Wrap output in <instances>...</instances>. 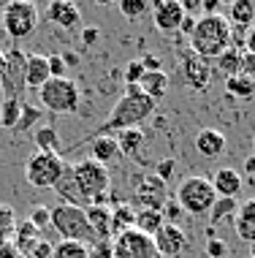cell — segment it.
Listing matches in <instances>:
<instances>
[{
  "label": "cell",
  "mask_w": 255,
  "mask_h": 258,
  "mask_svg": "<svg viewBox=\"0 0 255 258\" xmlns=\"http://www.w3.org/2000/svg\"><path fill=\"white\" fill-rule=\"evenodd\" d=\"M84 215H87V223H90V228H93V234L98 236V239H112V209L106 204L87 207Z\"/></svg>",
  "instance_id": "44dd1931"
},
{
  "label": "cell",
  "mask_w": 255,
  "mask_h": 258,
  "mask_svg": "<svg viewBox=\"0 0 255 258\" xmlns=\"http://www.w3.org/2000/svg\"><path fill=\"white\" fill-rule=\"evenodd\" d=\"M49 79H52V74H49V62H46L44 54H27V60H25V87H30L38 93Z\"/></svg>",
  "instance_id": "e0dca14e"
},
{
  "label": "cell",
  "mask_w": 255,
  "mask_h": 258,
  "mask_svg": "<svg viewBox=\"0 0 255 258\" xmlns=\"http://www.w3.org/2000/svg\"><path fill=\"white\" fill-rule=\"evenodd\" d=\"M54 193L60 196V204H71V207H79V209H87L90 201L84 199V193L79 190L76 179H73L71 169L63 171V177H60V182L54 185Z\"/></svg>",
  "instance_id": "d6986e66"
},
{
  "label": "cell",
  "mask_w": 255,
  "mask_h": 258,
  "mask_svg": "<svg viewBox=\"0 0 255 258\" xmlns=\"http://www.w3.org/2000/svg\"><path fill=\"white\" fill-rule=\"evenodd\" d=\"M155 106L157 103L149 101L139 90V85H125L122 98L112 106L106 122L95 131V136H112V134H120V131H128V128H141L155 114Z\"/></svg>",
  "instance_id": "6da1fadb"
},
{
  "label": "cell",
  "mask_w": 255,
  "mask_h": 258,
  "mask_svg": "<svg viewBox=\"0 0 255 258\" xmlns=\"http://www.w3.org/2000/svg\"><path fill=\"white\" fill-rule=\"evenodd\" d=\"M41 22V11L36 3H27V0H11V3L3 6L0 11V25L9 33V38L22 41L27 36L36 33V27Z\"/></svg>",
  "instance_id": "52a82bcc"
},
{
  "label": "cell",
  "mask_w": 255,
  "mask_h": 258,
  "mask_svg": "<svg viewBox=\"0 0 255 258\" xmlns=\"http://www.w3.org/2000/svg\"><path fill=\"white\" fill-rule=\"evenodd\" d=\"M149 11V3L147 0H120V14L128 19H139Z\"/></svg>",
  "instance_id": "8d00e7d4"
},
{
  "label": "cell",
  "mask_w": 255,
  "mask_h": 258,
  "mask_svg": "<svg viewBox=\"0 0 255 258\" xmlns=\"http://www.w3.org/2000/svg\"><path fill=\"white\" fill-rule=\"evenodd\" d=\"M63 60H65V66H79V54H73V52L63 54Z\"/></svg>",
  "instance_id": "f5cc1de1"
},
{
  "label": "cell",
  "mask_w": 255,
  "mask_h": 258,
  "mask_svg": "<svg viewBox=\"0 0 255 258\" xmlns=\"http://www.w3.org/2000/svg\"><path fill=\"white\" fill-rule=\"evenodd\" d=\"M46 62H49V74H52V79H65V60H63V54H49L46 57Z\"/></svg>",
  "instance_id": "60d3db41"
},
{
  "label": "cell",
  "mask_w": 255,
  "mask_h": 258,
  "mask_svg": "<svg viewBox=\"0 0 255 258\" xmlns=\"http://www.w3.org/2000/svg\"><path fill=\"white\" fill-rule=\"evenodd\" d=\"M25 258H52V245L44 239V236H41V239L33 245V250H30Z\"/></svg>",
  "instance_id": "bcb514c9"
},
{
  "label": "cell",
  "mask_w": 255,
  "mask_h": 258,
  "mask_svg": "<svg viewBox=\"0 0 255 258\" xmlns=\"http://www.w3.org/2000/svg\"><path fill=\"white\" fill-rule=\"evenodd\" d=\"M212 187H215L217 199H236L239 193H242V174H239L236 169H217L215 174H212Z\"/></svg>",
  "instance_id": "2e32d148"
},
{
  "label": "cell",
  "mask_w": 255,
  "mask_h": 258,
  "mask_svg": "<svg viewBox=\"0 0 255 258\" xmlns=\"http://www.w3.org/2000/svg\"><path fill=\"white\" fill-rule=\"evenodd\" d=\"M3 66H6V54L0 52V74H3Z\"/></svg>",
  "instance_id": "db71d44e"
},
{
  "label": "cell",
  "mask_w": 255,
  "mask_h": 258,
  "mask_svg": "<svg viewBox=\"0 0 255 258\" xmlns=\"http://www.w3.org/2000/svg\"><path fill=\"white\" fill-rule=\"evenodd\" d=\"M76 179L79 190L84 193V199L93 204H106L109 199V190H112V174H109L106 166L95 163L93 158H84V160H76V163L68 166Z\"/></svg>",
  "instance_id": "3957f363"
},
{
  "label": "cell",
  "mask_w": 255,
  "mask_h": 258,
  "mask_svg": "<svg viewBox=\"0 0 255 258\" xmlns=\"http://www.w3.org/2000/svg\"><path fill=\"white\" fill-rule=\"evenodd\" d=\"M225 253H228V247H225L223 239H217V236L206 239V255L209 258H225Z\"/></svg>",
  "instance_id": "ee69618b"
},
{
  "label": "cell",
  "mask_w": 255,
  "mask_h": 258,
  "mask_svg": "<svg viewBox=\"0 0 255 258\" xmlns=\"http://www.w3.org/2000/svg\"><path fill=\"white\" fill-rule=\"evenodd\" d=\"M14 236H17V239H14V247L19 250V255H27L33 250V245L41 239V231L25 220V223H19V226L14 228Z\"/></svg>",
  "instance_id": "83f0119b"
},
{
  "label": "cell",
  "mask_w": 255,
  "mask_h": 258,
  "mask_svg": "<svg viewBox=\"0 0 255 258\" xmlns=\"http://www.w3.org/2000/svg\"><path fill=\"white\" fill-rule=\"evenodd\" d=\"M225 93L231 95V98H239V101H250L255 95V79L250 76H231V79H225Z\"/></svg>",
  "instance_id": "f1b7e54d"
},
{
  "label": "cell",
  "mask_w": 255,
  "mask_h": 258,
  "mask_svg": "<svg viewBox=\"0 0 255 258\" xmlns=\"http://www.w3.org/2000/svg\"><path fill=\"white\" fill-rule=\"evenodd\" d=\"M160 212H163V220H166V223H174V226H179V218H182V207H179L174 199H168L166 207H163Z\"/></svg>",
  "instance_id": "7bdbcfd3"
},
{
  "label": "cell",
  "mask_w": 255,
  "mask_h": 258,
  "mask_svg": "<svg viewBox=\"0 0 255 258\" xmlns=\"http://www.w3.org/2000/svg\"><path fill=\"white\" fill-rule=\"evenodd\" d=\"M46 19H49L52 25L63 27V30H76L79 22H81V11L76 3H71V0H52L49 6H46Z\"/></svg>",
  "instance_id": "9a60e30c"
},
{
  "label": "cell",
  "mask_w": 255,
  "mask_h": 258,
  "mask_svg": "<svg viewBox=\"0 0 255 258\" xmlns=\"http://www.w3.org/2000/svg\"><path fill=\"white\" fill-rule=\"evenodd\" d=\"M174 201L179 207H182V212L193 215V218H201V215H209L212 207H215L217 201V193L212 182L206 177H185L182 182H179L177 193H174Z\"/></svg>",
  "instance_id": "277c9868"
},
{
  "label": "cell",
  "mask_w": 255,
  "mask_h": 258,
  "mask_svg": "<svg viewBox=\"0 0 255 258\" xmlns=\"http://www.w3.org/2000/svg\"><path fill=\"white\" fill-rule=\"evenodd\" d=\"M168 85H171V79H168L166 71H147V74L141 76V82H139V90L147 95L149 101L157 103L160 98H166Z\"/></svg>",
  "instance_id": "7402d4cb"
},
{
  "label": "cell",
  "mask_w": 255,
  "mask_h": 258,
  "mask_svg": "<svg viewBox=\"0 0 255 258\" xmlns=\"http://www.w3.org/2000/svg\"><path fill=\"white\" fill-rule=\"evenodd\" d=\"M144 74H147V71H144L141 60H130V62H125V85H139Z\"/></svg>",
  "instance_id": "f35d334b"
},
{
  "label": "cell",
  "mask_w": 255,
  "mask_h": 258,
  "mask_svg": "<svg viewBox=\"0 0 255 258\" xmlns=\"http://www.w3.org/2000/svg\"><path fill=\"white\" fill-rule=\"evenodd\" d=\"M141 66H144V71H163V68H160V57H155V54H144Z\"/></svg>",
  "instance_id": "7dc6e473"
},
{
  "label": "cell",
  "mask_w": 255,
  "mask_h": 258,
  "mask_svg": "<svg viewBox=\"0 0 255 258\" xmlns=\"http://www.w3.org/2000/svg\"><path fill=\"white\" fill-rule=\"evenodd\" d=\"M38 114H41V109L30 106V103H22V114H19V122L14 131H19V134H25V131H30V128L36 131L38 128Z\"/></svg>",
  "instance_id": "d590c367"
},
{
  "label": "cell",
  "mask_w": 255,
  "mask_h": 258,
  "mask_svg": "<svg viewBox=\"0 0 255 258\" xmlns=\"http://www.w3.org/2000/svg\"><path fill=\"white\" fill-rule=\"evenodd\" d=\"M233 226H236L239 239L255 242V196L239 204V212H236V218H233Z\"/></svg>",
  "instance_id": "603a6c76"
},
{
  "label": "cell",
  "mask_w": 255,
  "mask_h": 258,
  "mask_svg": "<svg viewBox=\"0 0 255 258\" xmlns=\"http://www.w3.org/2000/svg\"><path fill=\"white\" fill-rule=\"evenodd\" d=\"M174 169H177V163L171 158H166V160H160L157 163V169H155V177L160 179V182H168L171 177H174Z\"/></svg>",
  "instance_id": "f6af8a7d"
},
{
  "label": "cell",
  "mask_w": 255,
  "mask_h": 258,
  "mask_svg": "<svg viewBox=\"0 0 255 258\" xmlns=\"http://www.w3.org/2000/svg\"><path fill=\"white\" fill-rule=\"evenodd\" d=\"M33 139H36L38 152H57V147H60V136L52 125H38Z\"/></svg>",
  "instance_id": "d6a6232c"
},
{
  "label": "cell",
  "mask_w": 255,
  "mask_h": 258,
  "mask_svg": "<svg viewBox=\"0 0 255 258\" xmlns=\"http://www.w3.org/2000/svg\"><path fill=\"white\" fill-rule=\"evenodd\" d=\"M49 226L60 234V239H71V242H81V245H95L98 236L93 234L87 223V215L84 209L79 207H71V204H57L52 209V220Z\"/></svg>",
  "instance_id": "5b68a950"
},
{
  "label": "cell",
  "mask_w": 255,
  "mask_h": 258,
  "mask_svg": "<svg viewBox=\"0 0 255 258\" xmlns=\"http://www.w3.org/2000/svg\"><path fill=\"white\" fill-rule=\"evenodd\" d=\"M136 228V209L130 204H117L112 209V239L122 231H130Z\"/></svg>",
  "instance_id": "4316f807"
},
{
  "label": "cell",
  "mask_w": 255,
  "mask_h": 258,
  "mask_svg": "<svg viewBox=\"0 0 255 258\" xmlns=\"http://www.w3.org/2000/svg\"><path fill=\"white\" fill-rule=\"evenodd\" d=\"M90 158L95 160V163L106 166L114 163L117 158H120V147H117V139L114 136H93L90 139Z\"/></svg>",
  "instance_id": "ffe728a7"
},
{
  "label": "cell",
  "mask_w": 255,
  "mask_h": 258,
  "mask_svg": "<svg viewBox=\"0 0 255 258\" xmlns=\"http://www.w3.org/2000/svg\"><path fill=\"white\" fill-rule=\"evenodd\" d=\"M163 226H166L163 212H157V209H136V231L155 236Z\"/></svg>",
  "instance_id": "484cf974"
},
{
  "label": "cell",
  "mask_w": 255,
  "mask_h": 258,
  "mask_svg": "<svg viewBox=\"0 0 255 258\" xmlns=\"http://www.w3.org/2000/svg\"><path fill=\"white\" fill-rule=\"evenodd\" d=\"M114 139H117V147H120V155H128V158H136L144 147V131L141 128L120 131Z\"/></svg>",
  "instance_id": "d4e9b609"
},
{
  "label": "cell",
  "mask_w": 255,
  "mask_h": 258,
  "mask_svg": "<svg viewBox=\"0 0 255 258\" xmlns=\"http://www.w3.org/2000/svg\"><path fill=\"white\" fill-rule=\"evenodd\" d=\"M38 103L52 114H76L81 93L73 79H49L44 87L38 90Z\"/></svg>",
  "instance_id": "8992f818"
},
{
  "label": "cell",
  "mask_w": 255,
  "mask_h": 258,
  "mask_svg": "<svg viewBox=\"0 0 255 258\" xmlns=\"http://www.w3.org/2000/svg\"><path fill=\"white\" fill-rule=\"evenodd\" d=\"M136 201L141 204V209H157L160 212L168 201V187L166 182L155 177V174H144L136 185Z\"/></svg>",
  "instance_id": "7c38bea8"
},
{
  "label": "cell",
  "mask_w": 255,
  "mask_h": 258,
  "mask_svg": "<svg viewBox=\"0 0 255 258\" xmlns=\"http://www.w3.org/2000/svg\"><path fill=\"white\" fill-rule=\"evenodd\" d=\"M196 19H198V17H185V19H182V27H179V33H185V36L190 38L193 27H196Z\"/></svg>",
  "instance_id": "f907efd6"
},
{
  "label": "cell",
  "mask_w": 255,
  "mask_h": 258,
  "mask_svg": "<svg viewBox=\"0 0 255 258\" xmlns=\"http://www.w3.org/2000/svg\"><path fill=\"white\" fill-rule=\"evenodd\" d=\"M239 74L255 79V54H250L247 49H242V54H239Z\"/></svg>",
  "instance_id": "b9f144b4"
},
{
  "label": "cell",
  "mask_w": 255,
  "mask_h": 258,
  "mask_svg": "<svg viewBox=\"0 0 255 258\" xmlns=\"http://www.w3.org/2000/svg\"><path fill=\"white\" fill-rule=\"evenodd\" d=\"M252 155H255V136H252Z\"/></svg>",
  "instance_id": "9f6ffc18"
},
{
  "label": "cell",
  "mask_w": 255,
  "mask_h": 258,
  "mask_svg": "<svg viewBox=\"0 0 255 258\" xmlns=\"http://www.w3.org/2000/svg\"><path fill=\"white\" fill-rule=\"evenodd\" d=\"M14 228H17L14 209L9 204H0V245H9V239L14 236Z\"/></svg>",
  "instance_id": "e575fe53"
},
{
  "label": "cell",
  "mask_w": 255,
  "mask_h": 258,
  "mask_svg": "<svg viewBox=\"0 0 255 258\" xmlns=\"http://www.w3.org/2000/svg\"><path fill=\"white\" fill-rule=\"evenodd\" d=\"M188 17L179 0H157L152 6V25L160 33H179L182 19Z\"/></svg>",
  "instance_id": "4fadbf2b"
},
{
  "label": "cell",
  "mask_w": 255,
  "mask_h": 258,
  "mask_svg": "<svg viewBox=\"0 0 255 258\" xmlns=\"http://www.w3.org/2000/svg\"><path fill=\"white\" fill-rule=\"evenodd\" d=\"M152 242H155L157 255L160 258H179V253L185 250V245H188V236H185V231L179 226L166 223V226L152 236Z\"/></svg>",
  "instance_id": "5bb4252c"
},
{
  "label": "cell",
  "mask_w": 255,
  "mask_h": 258,
  "mask_svg": "<svg viewBox=\"0 0 255 258\" xmlns=\"http://www.w3.org/2000/svg\"><path fill=\"white\" fill-rule=\"evenodd\" d=\"M239 212V201L236 199H217L215 207H212L209 218L212 223H225V220H233Z\"/></svg>",
  "instance_id": "836d02e7"
},
{
  "label": "cell",
  "mask_w": 255,
  "mask_h": 258,
  "mask_svg": "<svg viewBox=\"0 0 255 258\" xmlns=\"http://www.w3.org/2000/svg\"><path fill=\"white\" fill-rule=\"evenodd\" d=\"M52 258H90V247L81 242L60 239L57 245H52Z\"/></svg>",
  "instance_id": "1f68e13d"
},
{
  "label": "cell",
  "mask_w": 255,
  "mask_h": 258,
  "mask_svg": "<svg viewBox=\"0 0 255 258\" xmlns=\"http://www.w3.org/2000/svg\"><path fill=\"white\" fill-rule=\"evenodd\" d=\"M112 247H114V258H160L152 236L136 231V228L117 234L112 239Z\"/></svg>",
  "instance_id": "9c48e42d"
},
{
  "label": "cell",
  "mask_w": 255,
  "mask_h": 258,
  "mask_svg": "<svg viewBox=\"0 0 255 258\" xmlns=\"http://www.w3.org/2000/svg\"><path fill=\"white\" fill-rule=\"evenodd\" d=\"M239 54H242V46H228L220 57L215 60L217 71L225 76V79H231V76H239Z\"/></svg>",
  "instance_id": "f546056e"
},
{
  "label": "cell",
  "mask_w": 255,
  "mask_h": 258,
  "mask_svg": "<svg viewBox=\"0 0 255 258\" xmlns=\"http://www.w3.org/2000/svg\"><path fill=\"white\" fill-rule=\"evenodd\" d=\"M90 258H114L112 239H98L95 245H90Z\"/></svg>",
  "instance_id": "ab89813d"
},
{
  "label": "cell",
  "mask_w": 255,
  "mask_h": 258,
  "mask_svg": "<svg viewBox=\"0 0 255 258\" xmlns=\"http://www.w3.org/2000/svg\"><path fill=\"white\" fill-rule=\"evenodd\" d=\"M250 258H255V242H250Z\"/></svg>",
  "instance_id": "11a10c76"
},
{
  "label": "cell",
  "mask_w": 255,
  "mask_h": 258,
  "mask_svg": "<svg viewBox=\"0 0 255 258\" xmlns=\"http://www.w3.org/2000/svg\"><path fill=\"white\" fill-rule=\"evenodd\" d=\"M22 98H3L0 103V125L6 131H14L19 122V114H22Z\"/></svg>",
  "instance_id": "4dcf8cb0"
},
{
  "label": "cell",
  "mask_w": 255,
  "mask_h": 258,
  "mask_svg": "<svg viewBox=\"0 0 255 258\" xmlns=\"http://www.w3.org/2000/svg\"><path fill=\"white\" fill-rule=\"evenodd\" d=\"M196 150L201 152L204 158H220L225 152V134L217 128H201L196 134Z\"/></svg>",
  "instance_id": "ac0fdd59"
},
{
  "label": "cell",
  "mask_w": 255,
  "mask_h": 258,
  "mask_svg": "<svg viewBox=\"0 0 255 258\" xmlns=\"http://www.w3.org/2000/svg\"><path fill=\"white\" fill-rule=\"evenodd\" d=\"M81 38H84V44L90 46V44H95V41L101 38V30H98V27H84V33H81Z\"/></svg>",
  "instance_id": "c3c4849f"
},
{
  "label": "cell",
  "mask_w": 255,
  "mask_h": 258,
  "mask_svg": "<svg viewBox=\"0 0 255 258\" xmlns=\"http://www.w3.org/2000/svg\"><path fill=\"white\" fill-rule=\"evenodd\" d=\"M65 169L68 163L60 152H33L25 163V179L33 187H54Z\"/></svg>",
  "instance_id": "ba28073f"
},
{
  "label": "cell",
  "mask_w": 255,
  "mask_h": 258,
  "mask_svg": "<svg viewBox=\"0 0 255 258\" xmlns=\"http://www.w3.org/2000/svg\"><path fill=\"white\" fill-rule=\"evenodd\" d=\"M25 60L27 54H22L17 46L6 54V66H3V74H0V85H3L6 98H19V90L25 87Z\"/></svg>",
  "instance_id": "8fae6325"
},
{
  "label": "cell",
  "mask_w": 255,
  "mask_h": 258,
  "mask_svg": "<svg viewBox=\"0 0 255 258\" xmlns=\"http://www.w3.org/2000/svg\"><path fill=\"white\" fill-rule=\"evenodd\" d=\"M228 25L231 27H242V30H247V27L255 25V3L252 0H233V3L228 6Z\"/></svg>",
  "instance_id": "cb8c5ba5"
},
{
  "label": "cell",
  "mask_w": 255,
  "mask_h": 258,
  "mask_svg": "<svg viewBox=\"0 0 255 258\" xmlns=\"http://www.w3.org/2000/svg\"><path fill=\"white\" fill-rule=\"evenodd\" d=\"M49 220H52V209L46 207V204H36L30 209V215H27V223L30 226H36L38 231H44L46 226H49Z\"/></svg>",
  "instance_id": "74e56055"
},
{
  "label": "cell",
  "mask_w": 255,
  "mask_h": 258,
  "mask_svg": "<svg viewBox=\"0 0 255 258\" xmlns=\"http://www.w3.org/2000/svg\"><path fill=\"white\" fill-rule=\"evenodd\" d=\"M231 41H233V30L223 14H201L188 38V49L204 60H217L231 46Z\"/></svg>",
  "instance_id": "7a4b0ae2"
},
{
  "label": "cell",
  "mask_w": 255,
  "mask_h": 258,
  "mask_svg": "<svg viewBox=\"0 0 255 258\" xmlns=\"http://www.w3.org/2000/svg\"><path fill=\"white\" fill-rule=\"evenodd\" d=\"M244 174H255V155L244 158Z\"/></svg>",
  "instance_id": "816d5d0a"
},
{
  "label": "cell",
  "mask_w": 255,
  "mask_h": 258,
  "mask_svg": "<svg viewBox=\"0 0 255 258\" xmlns=\"http://www.w3.org/2000/svg\"><path fill=\"white\" fill-rule=\"evenodd\" d=\"M244 49L255 54V25L252 27H247V36H244Z\"/></svg>",
  "instance_id": "681fc988"
},
{
  "label": "cell",
  "mask_w": 255,
  "mask_h": 258,
  "mask_svg": "<svg viewBox=\"0 0 255 258\" xmlns=\"http://www.w3.org/2000/svg\"><path fill=\"white\" fill-rule=\"evenodd\" d=\"M179 74H182V82L193 90H206L212 82V62L198 57L196 52L185 49L179 54Z\"/></svg>",
  "instance_id": "30bf717a"
}]
</instances>
